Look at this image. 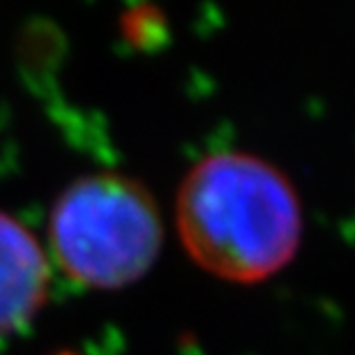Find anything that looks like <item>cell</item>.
Returning <instances> with one entry per match:
<instances>
[{
    "mask_svg": "<svg viewBox=\"0 0 355 355\" xmlns=\"http://www.w3.org/2000/svg\"><path fill=\"white\" fill-rule=\"evenodd\" d=\"M182 247L205 272L238 284L263 282L300 247L302 210L279 168L247 153H212L178 189Z\"/></svg>",
    "mask_w": 355,
    "mask_h": 355,
    "instance_id": "cell-1",
    "label": "cell"
},
{
    "mask_svg": "<svg viewBox=\"0 0 355 355\" xmlns=\"http://www.w3.org/2000/svg\"><path fill=\"white\" fill-rule=\"evenodd\" d=\"M49 238L69 279L90 288H123L144 277L164 240L157 203L123 173H90L62 191Z\"/></svg>",
    "mask_w": 355,
    "mask_h": 355,
    "instance_id": "cell-2",
    "label": "cell"
},
{
    "mask_svg": "<svg viewBox=\"0 0 355 355\" xmlns=\"http://www.w3.org/2000/svg\"><path fill=\"white\" fill-rule=\"evenodd\" d=\"M49 261L19 219L0 212V337L31 323L49 293Z\"/></svg>",
    "mask_w": 355,
    "mask_h": 355,
    "instance_id": "cell-3",
    "label": "cell"
}]
</instances>
